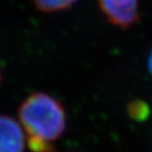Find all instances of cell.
Here are the masks:
<instances>
[{"label":"cell","mask_w":152,"mask_h":152,"mask_svg":"<svg viewBox=\"0 0 152 152\" xmlns=\"http://www.w3.org/2000/svg\"><path fill=\"white\" fill-rule=\"evenodd\" d=\"M127 113L135 121H144L150 114L149 107L142 101H132L127 105Z\"/></svg>","instance_id":"5"},{"label":"cell","mask_w":152,"mask_h":152,"mask_svg":"<svg viewBox=\"0 0 152 152\" xmlns=\"http://www.w3.org/2000/svg\"><path fill=\"white\" fill-rule=\"evenodd\" d=\"M0 81H1V74H0Z\"/></svg>","instance_id":"7"},{"label":"cell","mask_w":152,"mask_h":152,"mask_svg":"<svg viewBox=\"0 0 152 152\" xmlns=\"http://www.w3.org/2000/svg\"><path fill=\"white\" fill-rule=\"evenodd\" d=\"M78 0H33L35 6L39 11L53 13L65 10L75 4Z\"/></svg>","instance_id":"4"},{"label":"cell","mask_w":152,"mask_h":152,"mask_svg":"<svg viewBox=\"0 0 152 152\" xmlns=\"http://www.w3.org/2000/svg\"><path fill=\"white\" fill-rule=\"evenodd\" d=\"M148 68H149L150 73L152 74V51H151L149 57H148Z\"/></svg>","instance_id":"6"},{"label":"cell","mask_w":152,"mask_h":152,"mask_svg":"<svg viewBox=\"0 0 152 152\" xmlns=\"http://www.w3.org/2000/svg\"><path fill=\"white\" fill-rule=\"evenodd\" d=\"M21 124L28 134L33 152H56L53 142L66 129V114L62 104L50 94L35 92L24 100L18 110Z\"/></svg>","instance_id":"1"},{"label":"cell","mask_w":152,"mask_h":152,"mask_svg":"<svg viewBox=\"0 0 152 152\" xmlns=\"http://www.w3.org/2000/svg\"><path fill=\"white\" fill-rule=\"evenodd\" d=\"M107 20L120 28H129L137 22L138 0H98Z\"/></svg>","instance_id":"2"},{"label":"cell","mask_w":152,"mask_h":152,"mask_svg":"<svg viewBox=\"0 0 152 152\" xmlns=\"http://www.w3.org/2000/svg\"><path fill=\"white\" fill-rule=\"evenodd\" d=\"M25 136L13 118L0 115V152H23Z\"/></svg>","instance_id":"3"}]
</instances>
